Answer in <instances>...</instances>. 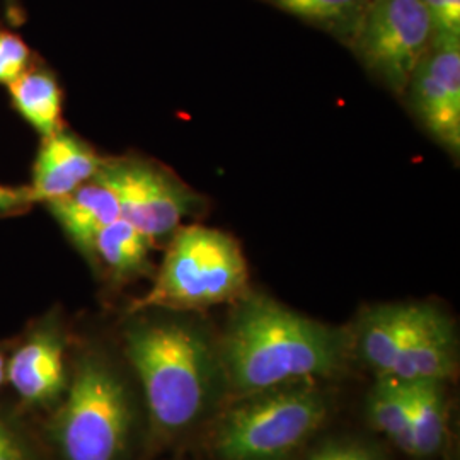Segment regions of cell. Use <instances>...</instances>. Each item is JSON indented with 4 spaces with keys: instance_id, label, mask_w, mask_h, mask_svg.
I'll return each mask as SVG.
<instances>
[{
    "instance_id": "cell-11",
    "label": "cell",
    "mask_w": 460,
    "mask_h": 460,
    "mask_svg": "<svg viewBox=\"0 0 460 460\" xmlns=\"http://www.w3.org/2000/svg\"><path fill=\"white\" fill-rule=\"evenodd\" d=\"M412 302L380 304L365 309L349 336L357 351L377 378L391 377L411 321Z\"/></svg>"
},
{
    "instance_id": "cell-25",
    "label": "cell",
    "mask_w": 460,
    "mask_h": 460,
    "mask_svg": "<svg viewBox=\"0 0 460 460\" xmlns=\"http://www.w3.org/2000/svg\"><path fill=\"white\" fill-rule=\"evenodd\" d=\"M0 376L5 377V362H4V357L0 355Z\"/></svg>"
},
{
    "instance_id": "cell-7",
    "label": "cell",
    "mask_w": 460,
    "mask_h": 460,
    "mask_svg": "<svg viewBox=\"0 0 460 460\" xmlns=\"http://www.w3.org/2000/svg\"><path fill=\"white\" fill-rule=\"evenodd\" d=\"M98 176L113 190L119 217L152 243L171 239L197 210V195L171 171L144 157L104 159Z\"/></svg>"
},
{
    "instance_id": "cell-26",
    "label": "cell",
    "mask_w": 460,
    "mask_h": 460,
    "mask_svg": "<svg viewBox=\"0 0 460 460\" xmlns=\"http://www.w3.org/2000/svg\"><path fill=\"white\" fill-rule=\"evenodd\" d=\"M4 378H5V377H4V376H0V384H2V382H4Z\"/></svg>"
},
{
    "instance_id": "cell-17",
    "label": "cell",
    "mask_w": 460,
    "mask_h": 460,
    "mask_svg": "<svg viewBox=\"0 0 460 460\" xmlns=\"http://www.w3.org/2000/svg\"><path fill=\"white\" fill-rule=\"evenodd\" d=\"M411 402V456L431 457L447 437V402L442 382H408Z\"/></svg>"
},
{
    "instance_id": "cell-3",
    "label": "cell",
    "mask_w": 460,
    "mask_h": 460,
    "mask_svg": "<svg viewBox=\"0 0 460 460\" xmlns=\"http://www.w3.org/2000/svg\"><path fill=\"white\" fill-rule=\"evenodd\" d=\"M247 292L249 266L241 244L227 232L188 226L171 237L152 288L133 302L130 313H195L234 304Z\"/></svg>"
},
{
    "instance_id": "cell-8",
    "label": "cell",
    "mask_w": 460,
    "mask_h": 460,
    "mask_svg": "<svg viewBox=\"0 0 460 460\" xmlns=\"http://www.w3.org/2000/svg\"><path fill=\"white\" fill-rule=\"evenodd\" d=\"M421 128L452 157L460 154V38L431 41L402 94Z\"/></svg>"
},
{
    "instance_id": "cell-13",
    "label": "cell",
    "mask_w": 460,
    "mask_h": 460,
    "mask_svg": "<svg viewBox=\"0 0 460 460\" xmlns=\"http://www.w3.org/2000/svg\"><path fill=\"white\" fill-rule=\"evenodd\" d=\"M5 377L28 402L53 399L66 385L64 346L57 332L41 331L14 353Z\"/></svg>"
},
{
    "instance_id": "cell-23",
    "label": "cell",
    "mask_w": 460,
    "mask_h": 460,
    "mask_svg": "<svg viewBox=\"0 0 460 460\" xmlns=\"http://www.w3.org/2000/svg\"><path fill=\"white\" fill-rule=\"evenodd\" d=\"M0 460H31L16 433L0 421Z\"/></svg>"
},
{
    "instance_id": "cell-15",
    "label": "cell",
    "mask_w": 460,
    "mask_h": 460,
    "mask_svg": "<svg viewBox=\"0 0 460 460\" xmlns=\"http://www.w3.org/2000/svg\"><path fill=\"white\" fill-rule=\"evenodd\" d=\"M152 246L154 243L144 232L119 217L99 232L94 241L93 260L102 264L111 279L127 281L147 273Z\"/></svg>"
},
{
    "instance_id": "cell-10",
    "label": "cell",
    "mask_w": 460,
    "mask_h": 460,
    "mask_svg": "<svg viewBox=\"0 0 460 460\" xmlns=\"http://www.w3.org/2000/svg\"><path fill=\"white\" fill-rule=\"evenodd\" d=\"M104 163L94 148L75 133L60 132L43 138L30 186L34 201H53L66 197L93 180Z\"/></svg>"
},
{
    "instance_id": "cell-2",
    "label": "cell",
    "mask_w": 460,
    "mask_h": 460,
    "mask_svg": "<svg viewBox=\"0 0 460 460\" xmlns=\"http://www.w3.org/2000/svg\"><path fill=\"white\" fill-rule=\"evenodd\" d=\"M148 414L163 435L178 437L214 414L229 393L218 343L195 319L140 321L125 334Z\"/></svg>"
},
{
    "instance_id": "cell-19",
    "label": "cell",
    "mask_w": 460,
    "mask_h": 460,
    "mask_svg": "<svg viewBox=\"0 0 460 460\" xmlns=\"http://www.w3.org/2000/svg\"><path fill=\"white\" fill-rule=\"evenodd\" d=\"M31 66L30 47L0 22V84L9 85Z\"/></svg>"
},
{
    "instance_id": "cell-14",
    "label": "cell",
    "mask_w": 460,
    "mask_h": 460,
    "mask_svg": "<svg viewBox=\"0 0 460 460\" xmlns=\"http://www.w3.org/2000/svg\"><path fill=\"white\" fill-rule=\"evenodd\" d=\"M13 108L41 138L64 128V94L55 74L43 66H30L7 85Z\"/></svg>"
},
{
    "instance_id": "cell-16",
    "label": "cell",
    "mask_w": 460,
    "mask_h": 460,
    "mask_svg": "<svg viewBox=\"0 0 460 460\" xmlns=\"http://www.w3.org/2000/svg\"><path fill=\"white\" fill-rule=\"evenodd\" d=\"M349 49L370 0H261Z\"/></svg>"
},
{
    "instance_id": "cell-20",
    "label": "cell",
    "mask_w": 460,
    "mask_h": 460,
    "mask_svg": "<svg viewBox=\"0 0 460 460\" xmlns=\"http://www.w3.org/2000/svg\"><path fill=\"white\" fill-rule=\"evenodd\" d=\"M433 24V40L460 38V0H421Z\"/></svg>"
},
{
    "instance_id": "cell-22",
    "label": "cell",
    "mask_w": 460,
    "mask_h": 460,
    "mask_svg": "<svg viewBox=\"0 0 460 460\" xmlns=\"http://www.w3.org/2000/svg\"><path fill=\"white\" fill-rule=\"evenodd\" d=\"M34 201L33 193L30 186H5L0 184V217H13V215L26 214Z\"/></svg>"
},
{
    "instance_id": "cell-1",
    "label": "cell",
    "mask_w": 460,
    "mask_h": 460,
    "mask_svg": "<svg viewBox=\"0 0 460 460\" xmlns=\"http://www.w3.org/2000/svg\"><path fill=\"white\" fill-rule=\"evenodd\" d=\"M218 351L229 393L241 397L332 377L351 349L348 331L249 290L234 302Z\"/></svg>"
},
{
    "instance_id": "cell-21",
    "label": "cell",
    "mask_w": 460,
    "mask_h": 460,
    "mask_svg": "<svg viewBox=\"0 0 460 460\" xmlns=\"http://www.w3.org/2000/svg\"><path fill=\"white\" fill-rule=\"evenodd\" d=\"M309 460H384L376 448L355 440H336L323 445Z\"/></svg>"
},
{
    "instance_id": "cell-6",
    "label": "cell",
    "mask_w": 460,
    "mask_h": 460,
    "mask_svg": "<svg viewBox=\"0 0 460 460\" xmlns=\"http://www.w3.org/2000/svg\"><path fill=\"white\" fill-rule=\"evenodd\" d=\"M431 41L433 24L421 0H370L349 49L376 81L402 98Z\"/></svg>"
},
{
    "instance_id": "cell-18",
    "label": "cell",
    "mask_w": 460,
    "mask_h": 460,
    "mask_svg": "<svg viewBox=\"0 0 460 460\" xmlns=\"http://www.w3.org/2000/svg\"><path fill=\"white\" fill-rule=\"evenodd\" d=\"M370 425L393 444L411 456V402L410 385L391 377L377 378L368 395Z\"/></svg>"
},
{
    "instance_id": "cell-9",
    "label": "cell",
    "mask_w": 460,
    "mask_h": 460,
    "mask_svg": "<svg viewBox=\"0 0 460 460\" xmlns=\"http://www.w3.org/2000/svg\"><path fill=\"white\" fill-rule=\"evenodd\" d=\"M459 348L454 321L427 302H412L411 321L391 378L442 382L457 372Z\"/></svg>"
},
{
    "instance_id": "cell-5",
    "label": "cell",
    "mask_w": 460,
    "mask_h": 460,
    "mask_svg": "<svg viewBox=\"0 0 460 460\" xmlns=\"http://www.w3.org/2000/svg\"><path fill=\"white\" fill-rule=\"evenodd\" d=\"M132 402L115 370L98 357L83 358L55 421L66 460H119L132 433Z\"/></svg>"
},
{
    "instance_id": "cell-24",
    "label": "cell",
    "mask_w": 460,
    "mask_h": 460,
    "mask_svg": "<svg viewBox=\"0 0 460 460\" xmlns=\"http://www.w3.org/2000/svg\"><path fill=\"white\" fill-rule=\"evenodd\" d=\"M4 7H5V14L9 22L14 26H19L22 21H24V13H22V7H21V2L19 0H4Z\"/></svg>"
},
{
    "instance_id": "cell-12",
    "label": "cell",
    "mask_w": 460,
    "mask_h": 460,
    "mask_svg": "<svg viewBox=\"0 0 460 460\" xmlns=\"http://www.w3.org/2000/svg\"><path fill=\"white\" fill-rule=\"evenodd\" d=\"M47 205L72 244L89 260H93L99 232L119 218L115 193L98 174L72 193Z\"/></svg>"
},
{
    "instance_id": "cell-4",
    "label": "cell",
    "mask_w": 460,
    "mask_h": 460,
    "mask_svg": "<svg viewBox=\"0 0 460 460\" xmlns=\"http://www.w3.org/2000/svg\"><path fill=\"white\" fill-rule=\"evenodd\" d=\"M329 406L317 380L241 395L215 423V456L220 460H287L326 421Z\"/></svg>"
}]
</instances>
